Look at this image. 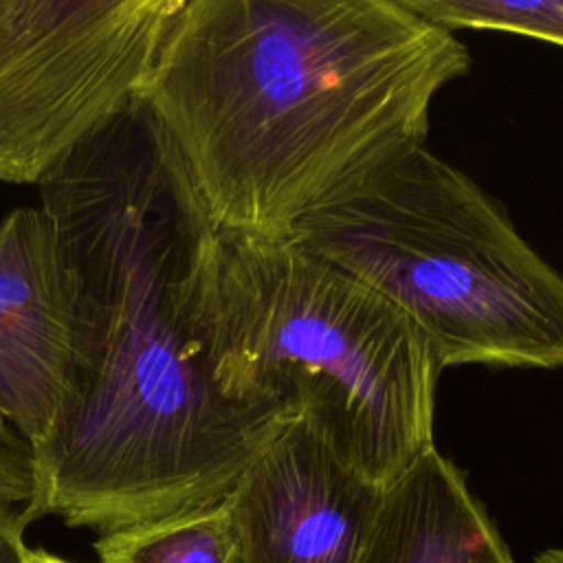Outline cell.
<instances>
[{
	"label": "cell",
	"instance_id": "obj_1",
	"mask_svg": "<svg viewBox=\"0 0 563 563\" xmlns=\"http://www.w3.org/2000/svg\"><path fill=\"white\" fill-rule=\"evenodd\" d=\"M37 187L81 308L70 394L31 446L22 523L55 515L106 534L224 501L279 427L209 376L178 297L180 196L141 103Z\"/></svg>",
	"mask_w": 563,
	"mask_h": 563
},
{
	"label": "cell",
	"instance_id": "obj_2",
	"mask_svg": "<svg viewBox=\"0 0 563 563\" xmlns=\"http://www.w3.org/2000/svg\"><path fill=\"white\" fill-rule=\"evenodd\" d=\"M468 66L405 0H183L139 103L211 229L288 240L422 147Z\"/></svg>",
	"mask_w": 563,
	"mask_h": 563
},
{
	"label": "cell",
	"instance_id": "obj_3",
	"mask_svg": "<svg viewBox=\"0 0 563 563\" xmlns=\"http://www.w3.org/2000/svg\"><path fill=\"white\" fill-rule=\"evenodd\" d=\"M172 176L183 207L178 297L216 389L271 427L306 424L378 488L435 446L442 369L418 328L295 240L211 229Z\"/></svg>",
	"mask_w": 563,
	"mask_h": 563
},
{
	"label": "cell",
	"instance_id": "obj_4",
	"mask_svg": "<svg viewBox=\"0 0 563 563\" xmlns=\"http://www.w3.org/2000/svg\"><path fill=\"white\" fill-rule=\"evenodd\" d=\"M288 240L394 303L440 369L563 367V277L471 176L427 145L306 220Z\"/></svg>",
	"mask_w": 563,
	"mask_h": 563
},
{
	"label": "cell",
	"instance_id": "obj_5",
	"mask_svg": "<svg viewBox=\"0 0 563 563\" xmlns=\"http://www.w3.org/2000/svg\"><path fill=\"white\" fill-rule=\"evenodd\" d=\"M183 0H0V178L40 185L136 103Z\"/></svg>",
	"mask_w": 563,
	"mask_h": 563
},
{
	"label": "cell",
	"instance_id": "obj_6",
	"mask_svg": "<svg viewBox=\"0 0 563 563\" xmlns=\"http://www.w3.org/2000/svg\"><path fill=\"white\" fill-rule=\"evenodd\" d=\"M81 284L42 207L0 222V418L33 446L70 394Z\"/></svg>",
	"mask_w": 563,
	"mask_h": 563
},
{
	"label": "cell",
	"instance_id": "obj_7",
	"mask_svg": "<svg viewBox=\"0 0 563 563\" xmlns=\"http://www.w3.org/2000/svg\"><path fill=\"white\" fill-rule=\"evenodd\" d=\"M380 488L306 424L279 427L224 499L240 563H356Z\"/></svg>",
	"mask_w": 563,
	"mask_h": 563
},
{
	"label": "cell",
	"instance_id": "obj_8",
	"mask_svg": "<svg viewBox=\"0 0 563 563\" xmlns=\"http://www.w3.org/2000/svg\"><path fill=\"white\" fill-rule=\"evenodd\" d=\"M356 563L517 561L464 473L431 446L380 488Z\"/></svg>",
	"mask_w": 563,
	"mask_h": 563
},
{
	"label": "cell",
	"instance_id": "obj_9",
	"mask_svg": "<svg viewBox=\"0 0 563 563\" xmlns=\"http://www.w3.org/2000/svg\"><path fill=\"white\" fill-rule=\"evenodd\" d=\"M95 552L99 563H240L227 501L106 532Z\"/></svg>",
	"mask_w": 563,
	"mask_h": 563
},
{
	"label": "cell",
	"instance_id": "obj_10",
	"mask_svg": "<svg viewBox=\"0 0 563 563\" xmlns=\"http://www.w3.org/2000/svg\"><path fill=\"white\" fill-rule=\"evenodd\" d=\"M422 18L453 29H488L563 46V0H405Z\"/></svg>",
	"mask_w": 563,
	"mask_h": 563
},
{
	"label": "cell",
	"instance_id": "obj_11",
	"mask_svg": "<svg viewBox=\"0 0 563 563\" xmlns=\"http://www.w3.org/2000/svg\"><path fill=\"white\" fill-rule=\"evenodd\" d=\"M33 493V462L29 442L0 418V504H26Z\"/></svg>",
	"mask_w": 563,
	"mask_h": 563
},
{
	"label": "cell",
	"instance_id": "obj_12",
	"mask_svg": "<svg viewBox=\"0 0 563 563\" xmlns=\"http://www.w3.org/2000/svg\"><path fill=\"white\" fill-rule=\"evenodd\" d=\"M24 528L15 506H0V563H29Z\"/></svg>",
	"mask_w": 563,
	"mask_h": 563
},
{
	"label": "cell",
	"instance_id": "obj_13",
	"mask_svg": "<svg viewBox=\"0 0 563 563\" xmlns=\"http://www.w3.org/2000/svg\"><path fill=\"white\" fill-rule=\"evenodd\" d=\"M29 563H70L57 554H51L46 550H33L29 548Z\"/></svg>",
	"mask_w": 563,
	"mask_h": 563
},
{
	"label": "cell",
	"instance_id": "obj_14",
	"mask_svg": "<svg viewBox=\"0 0 563 563\" xmlns=\"http://www.w3.org/2000/svg\"><path fill=\"white\" fill-rule=\"evenodd\" d=\"M532 563H563V548H554V550H545L541 554L534 556Z\"/></svg>",
	"mask_w": 563,
	"mask_h": 563
},
{
	"label": "cell",
	"instance_id": "obj_15",
	"mask_svg": "<svg viewBox=\"0 0 563 563\" xmlns=\"http://www.w3.org/2000/svg\"><path fill=\"white\" fill-rule=\"evenodd\" d=\"M0 506H2V504H0Z\"/></svg>",
	"mask_w": 563,
	"mask_h": 563
}]
</instances>
